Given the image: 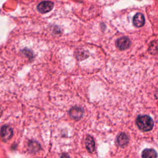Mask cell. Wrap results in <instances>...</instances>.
Returning a JSON list of instances; mask_svg holds the SVG:
<instances>
[{"mask_svg": "<svg viewBox=\"0 0 158 158\" xmlns=\"http://www.w3.org/2000/svg\"><path fill=\"white\" fill-rule=\"evenodd\" d=\"M136 123L141 130L144 131H150L154 126V122L152 119L146 115H139L136 118Z\"/></svg>", "mask_w": 158, "mask_h": 158, "instance_id": "1", "label": "cell"}, {"mask_svg": "<svg viewBox=\"0 0 158 158\" xmlns=\"http://www.w3.org/2000/svg\"><path fill=\"white\" fill-rule=\"evenodd\" d=\"M53 7H54V4L52 2L46 1H43L40 2L38 5L37 9L40 12L44 14L51 10Z\"/></svg>", "mask_w": 158, "mask_h": 158, "instance_id": "2", "label": "cell"}, {"mask_svg": "<svg viewBox=\"0 0 158 158\" xmlns=\"http://www.w3.org/2000/svg\"><path fill=\"white\" fill-rule=\"evenodd\" d=\"M131 41L127 37H122L116 41V46L120 50H125L130 47Z\"/></svg>", "mask_w": 158, "mask_h": 158, "instance_id": "3", "label": "cell"}, {"mask_svg": "<svg viewBox=\"0 0 158 158\" xmlns=\"http://www.w3.org/2000/svg\"><path fill=\"white\" fill-rule=\"evenodd\" d=\"M1 136L4 141L9 140L13 135L12 129L8 125L3 126L0 131Z\"/></svg>", "mask_w": 158, "mask_h": 158, "instance_id": "4", "label": "cell"}, {"mask_svg": "<svg viewBox=\"0 0 158 158\" xmlns=\"http://www.w3.org/2000/svg\"><path fill=\"white\" fill-rule=\"evenodd\" d=\"M145 23L144 17L143 14L138 12L135 15L133 19V23L136 27H141L143 26Z\"/></svg>", "mask_w": 158, "mask_h": 158, "instance_id": "5", "label": "cell"}, {"mask_svg": "<svg viewBox=\"0 0 158 158\" xmlns=\"http://www.w3.org/2000/svg\"><path fill=\"white\" fill-rule=\"evenodd\" d=\"M70 117L75 120H79L83 115V110L78 107H72L69 112Z\"/></svg>", "mask_w": 158, "mask_h": 158, "instance_id": "6", "label": "cell"}, {"mask_svg": "<svg viewBox=\"0 0 158 158\" xmlns=\"http://www.w3.org/2000/svg\"><path fill=\"white\" fill-rule=\"evenodd\" d=\"M85 144L86 148L88 149V151L89 152H92L94 151L95 149V143L93 138L90 136L89 135H88L85 139Z\"/></svg>", "mask_w": 158, "mask_h": 158, "instance_id": "7", "label": "cell"}, {"mask_svg": "<svg viewBox=\"0 0 158 158\" xmlns=\"http://www.w3.org/2000/svg\"><path fill=\"white\" fill-rule=\"evenodd\" d=\"M129 141L128 136L125 133H121L117 137V143L120 146H126Z\"/></svg>", "mask_w": 158, "mask_h": 158, "instance_id": "8", "label": "cell"}, {"mask_svg": "<svg viewBox=\"0 0 158 158\" xmlns=\"http://www.w3.org/2000/svg\"><path fill=\"white\" fill-rule=\"evenodd\" d=\"M143 158H157V152L153 149H145L141 154Z\"/></svg>", "mask_w": 158, "mask_h": 158, "instance_id": "9", "label": "cell"}, {"mask_svg": "<svg viewBox=\"0 0 158 158\" xmlns=\"http://www.w3.org/2000/svg\"><path fill=\"white\" fill-rule=\"evenodd\" d=\"M157 51V44L155 43H152L149 48V52L151 54H156Z\"/></svg>", "mask_w": 158, "mask_h": 158, "instance_id": "10", "label": "cell"}, {"mask_svg": "<svg viewBox=\"0 0 158 158\" xmlns=\"http://www.w3.org/2000/svg\"><path fill=\"white\" fill-rule=\"evenodd\" d=\"M30 148H33V149H32V150H36V148H37V149H39V145L38 144H36V143H30Z\"/></svg>", "mask_w": 158, "mask_h": 158, "instance_id": "11", "label": "cell"}, {"mask_svg": "<svg viewBox=\"0 0 158 158\" xmlns=\"http://www.w3.org/2000/svg\"><path fill=\"white\" fill-rule=\"evenodd\" d=\"M60 158H70V157L69 156L67 155V154H62V155L61 156Z\"/></svg>", "mask_w": 158, "mask_h": 158, "instance_id": "12", "label": "cell"}, {"mask_svg": "<svg viewBox=\"0 0 158 158\" xmlns=\"http://www.w3.org/2000/svg\"><path fill=\"white\" fill-rule=\"evenodd\" d=\"M1 114H2V112H1V110H0V116L1 115Z\"/></svg>", "mask_w": 158, "mask_h": 158, "instance_id": "13", "label": "cell"}]
</instances>
